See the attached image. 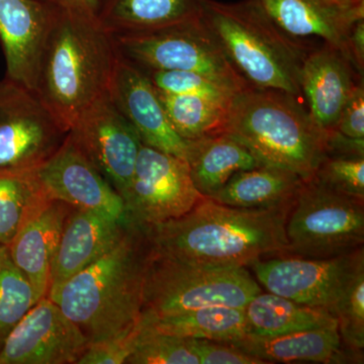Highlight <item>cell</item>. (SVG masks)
Here are the masks:
<instances>
[{"label":"cell","mask_w":364,"mask_h":364,"mask_svg":"<svg viewBox=\"0 0 364 364\" xmlns=\"http://www.w3.org/2000/svg\"><path fill=\"white\" fill-rule=\"evenodd\" d=\"M291 205L235 208L205 196L181 217L148 227L151 249L196 264L250 267L269 254L284 253Z\"/></svg>","instance_id":"6da1fadb"},{"label":"cell","mask_w":364,"mask_h":364,"mask_svg":"<svg viewBox=\"0 0 364 364\" xmlns=\"http://www.w3.org/2000/svg\"><path fill=\"white\" fill-rule=\"evenodd\" d=\"M151 251L147 228L132 223L114 247L51 299L90 343L130 334L140 323Z\"/></svg>","instance_id":"7a4b0ae2"},{"label":"cell","mask_w":364,"mask_h":364,"mask_svg":"<svg viewBox=\"0 0 364 364\" xmlns=\"http://www.w3.org/2000/svg\"><path fill=\"white\" fill-rule=\"evenodd\" d=\"M117 59L114 40L97 18L58 6L33 92L69 133L86 109L109 95Z\"/></svg>","instance_id":"3957f363"},{"label":"cell","mask_w":364,"mask_h":364,"mask_svg":"<svg viewBox=\"0 0 364 364\" xmlns=\"http://www.w3.org/2000/svg\"><path fill=\"white\" fill-rule=\"evenodd\" d=\"M225 133L262 165L312 178L327 155V133L313 121L298 97L282 91L247 87L237 91Z\"/></svg>","instance_id":"277c9868"},{"label":"cell","mask_w":364,"mask_h":364,"mask_svg":"<svg viewBox=\"0 0 364 364\" xmlns=\"http://www.w3.org/2000/svg\"><path fill=\"white\" fill-rule=\"evenodd\" d=\"M202 21L249 87L303 97L299 74L308 52L282 35L255 0H203Z\"/></svg>","instance_id":"5b68a950"},{"label":"cell","mask_w":364,"mask_h":364,"mask_svg":"<svg viewBox=\"0 0 364 364\" xmlns=\"http://www.w3.org/2000/svg\"><path fill=\"white\" fill-rule=\"evenodd\" d=\"M262 291L246 267H217L151 251L143 284L142 314L165 317L212 306L245 308Z\"/></svg>","instance_id":"8992f818"},{"label":"cell","mask_w":364,"mask_h":364,"mask_svg":"<svg viewBox=\"0 0 364 364\" xmlns=\"http://www.w3.org/2000/svg\"><path fill=\"white\" fill-rule=\"evenodd\" d=\"M286 236L282 255L326 259L354 252L363 247L364 200L306 179L287 215Z\"/></svg>","instance_id":"52a82bcc"},{"label":"cell","mask_w":364,"mask_h":364,"mask_svg":"<svg viewBox=\"0 0 364 364\" xmlns=\"http://www.w3.org/2000/svg\"><path fill=\"white\" fill-rule=\"evenodd\" d=\"M112 37L117 54L143 70L196 72L236 91L247 87L202 16L154 32Z\"/></svg>","instance_id":"ba28073f"},{"label":"cell","mask_w":364,"mask_h":364,"mask_svg":"<svg viewBox=\"0 0 364 364\" xmlns=\"http://www.w3.org/2000/svg\"><path fill=\"white\" fill-rule=\"evenodd\" d=\"M67 136L33 90L0 80V173L37 169Z\"/></svg>","instance_id":"9c48e42d"},{"label":"cell","mask_w":364,"mask_h":364,"mask_svg":"<svg viewBox=\"0 0 364 364\" xmlns=\"http://www.w3.org/2000/svg\"><path fill=\"white\" fill-rule=\"evenodd\" d=\"M203 198L186 160L142 144L123 198L129 221L146 228L161 224L186 214Z\"/></svg>","instance_id":"30bf717a"},{"label":"cell","mask_w":364,"mask_h":364,"mask_svg":"<svg viewBox=\"0 0 364 364\" xmlns=\"http://www.w3.org/2000/svg\"><path fill=\"white\" fill-rule=\"evenodd\" d=\"M363 257L364 248L361 247L347 255L326 259L279 255L255 261L250 267L257 282L268 293L326 309L334 315L341 294Z\"/></svg>","instance_id":"8fae6325"},{"label":"cell","mask_w":364,"mask_h":364,"mask_svg":"<svg viewBox=\"0 0 364 364\" xmlns=\"http://www.w3.org/2000/svg\"><path fill=\"white\" fill-rule=\"evenodd\" d=\"M68 134L123 198L133 178L143 143L109 95L86 109Z\"/></svg>","instance_id":"7c38bea8"},{"label":"cell","mask_w":364,"mask_h":364,"mask_svg":"<svg viewBox=\"0 0 364 364\" xmlns=\"http://www.w3.org/2000/svg\"><path fill=\"white\" fill-rule=\"evenodd\" d=\"M88 343L78 326L47 296L7 335L0 364H77Z\"/></svg>","instance_id":"4fadbf2b"},{"label":"cell","mask_w":364,"mask_h":364,"mask_svg":"<svg viewBox=\"0 0 364 364\" xmlns=\"http://www.w3.org/2000/svg\"><path fill=\"white\" fill-rule=\"evenodd\" d=\"M35 173L50 198L129 221L122 196L69 134L61 147L35 169Z\"/></svg>","instance_id":"5bb4252c"},{"label":"cell","mask_w":364,"mask_h":364,"mask_svg":"<svg viewBox=\"0 0 364 364\" xmlns=\"http://www.w3.org/2000/svg\"><path fill=\"white\" fill-rule=\"evenodd\" d=\"M109 97L144 145L186 160L188 143L170 124L156 88L140 68L117 54Z\"/></svg>","instance_id":"9a60e30c"},{"label":"cell","mask_w":364,"mask_h":364,"mask_svg":"<svg viewBox=\"0 0 364 364\" xmlns=\"http://www.w3.org/2000/svg\"><path fill=\"white\" fill-rule=\"evenodd\" d=\"M58 6L48 0H0V43L6 75L35 90L41 56Z\"/></svg>","instance_id":"2e32d148"},{"label":"cell","mask_w":364,"mask_h":364,"mask_svg":"<svg viewBox=\"0 0 364 364\" xmlns=\"http://www.w3.org/2000/svg\"><path fill=\"white\" fill-rule=\"evenodd\" d=\"M131 224L97 210L72 208L53 259L48 298L114 247Z\"/></svg>","instance_id":"e0dca14e"},{"label":"cell","mask_w":364,"mask_h":364,"mask_svg":"<svg viewBox=\"0 0 364 364\" xmlns=\"http://www.w3.org/2000/svg\"><path fill=\"white\" fill-rule=\"evenodd\" d=\"M255 1L282 35L306 52L329 45L340 50L351 62L349 32L356 21L364 18V13L340 11L322 0Z\"/></svg>","instance_id":"ac0fdd59"},{"label":"cell","mask_w":364,"mask_h":364,"mask_svg":"<svg viewBox=\"0 0 364 364\" xmlns=\"http://www.w3.org/2000/svg\"><path fill=\"white\" fill-rule=\"evenodd\" d=\"M363 78L343 53L332 46L321 45L306 53L299 85L309 114L321 130H334L352 90Z\"/></svg>","instance_id":"d6986e66"},{"label":"cell","mask_w":364,"mask_h":364,"mask_svg":"<svg viewBox=\"0 0 364 364\" xmlns=\"http://www.w3.org/2000/svg\"><path fill=\"white\" fill-rule=\"evenodd\" d=\"M72 208L48 198L7 246L14 263L30 280L38 301L49 293L53 259Z\"/></svg>","instance_id":"ffe728a7"},{"label":"cell","mask_w":364,"mask_h":364,"mask_svg":"<svg viewBox=\"0 0 364 364\" xmlns=\"http://www.w3.org/2000/svg\"><path fill=\"white\" fill-rule=\"evenodd\" d=\"M232 344L267 363H363L344 348L338 325L272 336L246 334Z\"/></svg>","instance_id":"44dd1931"},{"label":"cell","mask_w":364,"mask_h":364,"mask_svg":"<svg viewBox=\"0 0 364 364\" xmlns=\"http://www.w3.org/2000/svg\"><path fill=\"white\" fill-rule=\"evenodd\" d=\"M203 0H100L97 20L111 36L154 32L202 16Z\"/></svg>","instance_id":"7402d4cb"},{"label":"cell","mask_w":364,"mask_h":364,"mask_svg":"<svg viewBox=\"0 0 364 364\" xmlns=\"http://www.w3.org/2000/svg\"><path fill=\"white\" fill-rule=\"evenodd\" d=\"M186 143V161L196 188L203 196L219 191L237 172L262 165L245 146L225 132Z\"/></svg>","instance_id":"603a6c76"},{"label":"cell","mask_w":364,"mask_h":364,"mask_svg":"<svg viewBox=\"0 0 364 364\" xmlns=\"http://www.w3.org/2000/svg\"><path fill=\"white\" fill-rule=\"evenodd\" d=\"M303 181L293 172L260 165L237 172L222 188L205 198L235 208L280 207L293 203Z\"/></svg>","instance_id":"cb8c5ba5"},{"label":"cell","mask_w":364,"mask_h":364,"mask_svg":"<svg viewBox=\"0 0 364 364\" xmlns=\"http://www.w3.org/2000/svg\"><path fill=\"white\" fill-rule=\"evenodd\" d=\"M248 334L259 336L287 334L338 325L333 314L323 308L296 303L267 293L256 294L244 308Z\"/></svg>","instance_id":"d4e9b609"},{"label":"cell","mask_w":364,"mask_h":364,"mask_svg":"<svg viewBox=\"0 0 364 364\" xmlns=\"http://www.w3.org/2000/svg\"><path fill=\"white\" fill-rule=\"evenodd\" d=\"M143 320L156 331L186 338L232 342L248 334L244 309L226 306H205L188 312Z\"/></svg>","instance_id":"484cf974"},{"label":"cell","mask_w":364,"mask_h":364,"mask_svg":"<svg viewBox=\"0 0 364 364\" xmlns=\"http://www.w3.org/2000/svg\"><path fill=\"white\" fill-rule=\"evenodd\" d=\"M157 90L171 126L183 140L222 133L226 129L230 104L196 95Z\"/></svg>","instance_id":"4316f807"},{"label":"cell","mask_w":364,"mask_h":364,"mask_svg":"<svg viewBox=\"0 0 364 364\" xmlns=\"http://www.w3.org/2000/svg\"><path fill=\"white\" fill-rule=\"evenodd\" d=\"M49 198L35 170L0 173V244L9 246L21 228Z\"/></svg>","instance_id":"83f0119b"},{"label":"cell","mask_w":364,"mask_h":364,"mask_svg":"<svg viewBox=\"0 0 364 364\" xmlns=\"http://www.w3.org/2000/svg\"><path fill=\"white\" fill-rule=\"evenodd\" d=\"M38 303L30 280L0 244V348L7 335Z\"/></svg>","instance_id":"f1b7e54d"},{"label":"cell","mask_w":364,"mask_h":364,"mask_svg":"<svg viewBox=\"0 0 364 364\" xmlns=\"http://www.w3.org/2000/svg\"><path fill=\"white\" fill-rule=\"evenodd\" d=\"M126 364H200L193 338L156 331L141 317L135 347Z\"/></svg>","instance_id":"f546056e"},{"label":"cell","mask_w":364,"mask_h":364,"mask_svg":"<svg viewBox=\"0 0 364 364\" xmlns=\"http://www.w3.org/2000/svg\"><path fill=\"white\" fill-rule=\"evenodd\" d=\"M335 317L346 350L363 359L364 348V257L358 261L350 280L341 294Z\"/></svg>","instance_id":"4dcf8cb0"},{"label":"cell","mask_w":364,"mask_h":364,"mask_svg":"<svg viewBox=\"0 0 364 364\" xmlns=\"http://www.w3.org/2000/svg\"><path fill=\"white\" fill-rule=\"evenodd\" d=\"M141 70L156 90L172 95H196L230 104L235 93L237 92L221 81L196 72L143 69Z\"/></svg>","instance_id":"1f68e13d"},{"label":"cell","mask_w":364,"mask_h":364,"mask_svg":"<svg viewBox=\"0 0 364 364\" xmlns=\"http://www.w3.org/2000/svg\"><path fill=\"white\" fill-rule=\"evenodd\" d=\"M314 177L332 191L364 200V156L326 155Z\"/></svg>","instance_id":"d6a6232c"},{"label":"cell","mask_w":364,"mask_h":364,"mask_svg":"<svg viewBox=\"0 0 364 364\" xmlns=\"http://www.w3.org/2000/svg\"><path fill=\"white\" fill-rule=\"evenodd\" d=\"M141 327L138 326L124 336L88 343L77 364H126L135 347L136 336Z\"/></svg>","instance_id":"836d02e7"},{"label":"cell","mask_w":364,"mask_h":364,"mask_svg":"<svg viewBox=\"0 0 364 364\" xmlns=\"http://www.w3.org/2000/svg\"><path fill=\"white\" fill-rule=\"evenodd\" d=\"M193 345L200 364H267L230 342L193 338Z\"/></svg>","instance_id":"e575fe53"},{"label":"cell","mask_w":364,"mask_h":364,"mask_svg":"<svg viewBox=\"0 0 364 364\" xmlns=\"http://www.w3.org/2000/svg\"><path fill=\"white\" fill-rule=\"evenodd\" d=\"M334 130L350 138L364 139L363 80L352 90Z\"/></svg>","instance_id":"d590c367"},{"label":"cell","mask_w":364,"mask_h":364,"mask_svg":"<svg viewBox=\"0 0 364 364\" xmlns=\"http://www.w3.org/2000/svg\"><path fill=\"white\" fill-rule=\"evenodd\" d=\"M326 150L327 155L364 156V139L350 138L337 131H330L326 139Z\"/></svg>","instance_id":"8d00e7d4"},{"label":"cell","mask_w":364,"mask_h":364,"mask_svg":"<svg viewBox=\"0 0 364 364\" xmlns=\"http://www.w3.org/2000/svg\"><path fill=\"white\" fill-rule=\"evenodd\" d=\"M348 52L352 65L360 75L364 69V18L356 21L348 35Z\"/></svg>","instance_id":"74e56055"},{"label":"cell","mask_w":364,"mask_h":364,"mask_svg":"<svg viewBox=\"0 0 364 364\" xmlns=\"http://www.w3.org/2000/svg\"><path fill=\"white\" fill-rule=\"evenodd\" d=\"M66 11L97 18L100 0H48Z\"/></svg>","instance_id":"f35d334b"},{"label":"cell","mask_w":364,"mask_h":364,"mask_svg":"<svg viewBox=\"0 0 364 364\" xmlns=\"http://www.w3.org/2000/svg\"><path fill=\"white\" fill-rule=\"evenodd\" d=\"M327 6L343 11L364 13V0H322Z\"/></svg>","instance_id":"ab89813d"}]
</instances>
